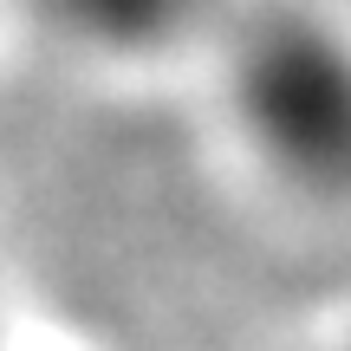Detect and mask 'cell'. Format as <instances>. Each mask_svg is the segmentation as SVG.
Segmentation results:
<instances>
[{
    "instance_id": "6da1fadb",
    "label": "cell",
    "mask_w": 351,
    "mask_h": 351,
    "mask_svg": "<svg viewBox=\"0 0 351 351\" xmlns=\"http://www.w3.org/2000/svg\"><path fill=\"white\" fill-rule=\"evenodd\" d=\"M234 124L300 195L351 202V33L306 7H274L234 39Z\"/></svg>"
},
{
    "instance_id": "7a4b0ae2",
    "label": "cell",
    "mask_w": 351,
    "mask_h": 351,
    "mask_svg": "<svg viewBox=\"0 0 351 351\" xmlns=\"http://www.w3.org/2000/svg\"><path fill=\"white\" fill-rule=\"evenodd\" d=\"M46 13L91 52H163L202 20V0H46Z\"/></svg>"
}]
</instances>
